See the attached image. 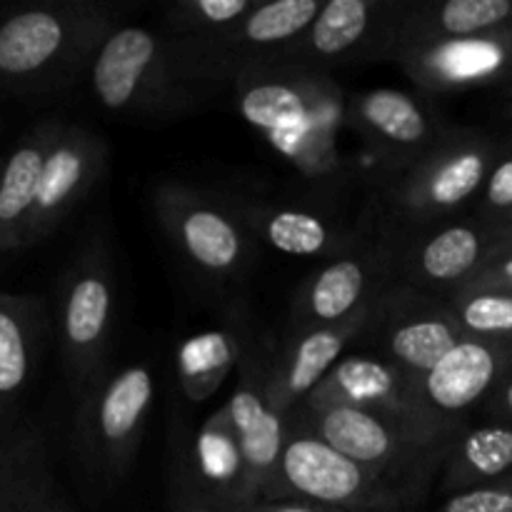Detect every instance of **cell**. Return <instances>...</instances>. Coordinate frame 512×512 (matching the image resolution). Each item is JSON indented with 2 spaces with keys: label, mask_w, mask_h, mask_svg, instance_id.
<instances>
[{
  "label": "cell",
  "mask_w": 512,
  "mask_h": 512,
  "mask_svg": "<svg viewBox=\"0 0 512 512\" xmlns=\"http://www.w3.org/2000/svg\"><path fill=\"white\" fill-rule=\"evenodd\" d=\"M238 512H345L335 508H325V505L308 503V500L298 498H263L255 503L243 505Z\"/></svg>",
  "instance_id": "obj_36"
},
{
  "label": "cell",
  "mask_w": 512,
  "mask_h": 512,
  "mask_svg": "<svg viewBox=\"0 0 512 512\" xmlns=\"http://www.w3.org/2000/svg\"><path fill=\"white\" fill-rule=\"evenodd\" d=\"M448 303L465 338L512 343V293L463 288L448 295Z\"/></svg>",
  "instance_id": "obj_30"
},
{
  "label": "cell",
  "mask_w": 512,
  "mask_h": 512,
  "mask_svg": "<svg viewBox=\"0 0 512 512\" xmlns=\"http://www.w3.org/2000/svg\"><path fill=\"white\" fill-rule=\"evenodd\" d=\"M512 28V0H443V3H403L390 38L388 58L395 48L425 40H455ZM385 58V60H388Z\"/></svg>",
  "instance_id": "obj_25"
},
{
  "label": "cell",
  "mask_w": 512,
  "mask_h": 512,
  "mask_svg": "<svg viewBox=\"0 0 512 512\" xmlns=\"http://www.w3.org/2000/svg\"><path fill=\"white\" fill-rule=\"evenodd\" d=\"M438 512H512V473L483 488L453 495Z\"/></svg>",
  "instance_id": "obj_34"
},
{
  "label": "cell",
  "mask_w": 512,
  "mask_h": 512,
  "mask_svg": "<svg viewBox=\"0 0 512 512\" xmlns=\"http://www.w3.org/2000/svg\"><path fill=\"white\" fill-rule=\"evenodd\" d=\"M345 125H350L380 158H385L395 175L423 160L450 128L425 100L395 88H373L348 95Z\"/></svg>",
  "instance_id": "obj_16"
},
{
  "label": "cell",
  "mask_w": 512,
  "mask_h": 512,
  "mask_svg": "<svg viewBox=\"0 0 512 512\" xmlns=\"http://www.w3.org/2000/svg\"><path fill=\"white\" fill-rule=\"evenodd\" d=\"M268 498H298L345 512H403L415 500L288 418Z\"/></svg>",
  "instance_id": "obj_6"
},
{
  "label": "cell",
  "mask_w": 512,
  "mask_h": 512,
  "mask_svg": "<svg viewBox=\"0 0 512 512\" xmlns=\"http://www.w3.org/2000/svg\"><path fill=\"white\" fill-rule=\"evenodd\" d=\"M508 113H510V118H512V103H510V108H508Z\"/></svg>",
  "instance_id": "obj_40"
},
{
  "label": "cell",
  "mask_w": 512,
  "mask_h": 512,
  "mask_svg": "<svg viewBox=\"0 0 512 512\" xmlns=\"http://www.w3.org/2000/svg\"><path fill=\"white\" fill-rule=\"evenodd\" d=\"M375 303L343 323L293 333L285 348L273 355L268 373V398L283 418H290L313 395L325 375L343 360L345 348L363 338Z\"/></svg>",
  "instance_id": "obj_21"
},
{
  "label": "cell",
  "mask_w": 512,
  "mask_h": 512,
  "mask_svg": "<svg viewBox=\"0 0 512 512\" xmlns=\"http://www.w3.org/2000/svg\"><path fill=\"white\" fill-rule=\"evenodd\" d=\"M290 420L355 463L398 485L418 503L463 430H430L353 408L300 405Z\"/></svg>",
  "instance_id": "obj_4"
},
{
  "label": "cell",
  "mask_w": 512,
  "mask_h": 512,
  "mask_svg": "<svg viewBox=\"0 0 512 512\" xmlns=\"http://www.w3.org/2000/svg\"><path fill=\"white\" fill-rule=\"evenodd\" d=\"M0 512H70L35 425H20L0 440Z\"/></svg>",
  "instance_id": "obj_24"
},
{
  "label": "cell",
  "mask_w": 512,
  "mask_h": 512,
  "mask_svg": "<svg viewBox=\"0 0 512 512\" xmlns=\"http://www.w3.org/2000/svg\"><path fill=\"white\" fill-rule=\"evenodd\" d=\"M403 3L393 0H325L318 18L275 65L328 73L335 65L388 58L390 38Z\"/></svg>",
  "instance_id": "obj_12"
},
{
  "label": "cell",
  "mask_w": 512,
  "mask_h": 512,
  "mask_svg": "<svg viewBox=\"0 0 512 512\" xmlns=\"http://www.w3.org/2000/svg\"><path fill=\"white\" fill-rule=\"evenodd\" d=\"M393 63L425 93H463L512 80V28L455 40L400 45Z\"/></svg>",
  "instance_id": "obj_17"
},
{
  "label": "cell",
  "mask_w": 512,
  "mask_h": 512,
  "mask_svg": "<svg viewBox=\"0 0 512 512\" xmlns=\"http://www.w3.org/2000/svg\"><path fill=\"white\" fill-rule=\"evenodd\" d=\"M365 333L375 338L380 358L413 378L428 373L465 340L448 298L403 283H393L380 295Z\"/></svg>",
  "instance_id": "obj_11"
},
{
  "label": "cell",
  "mask_w": 512,
  "mask_h": 512,
  "mask_svg": "<svg viewBox=\"0 0 512 512\" xmlns=\"http://www.w3.org/2000/svg\"><path fill=\"white\" fill-rule=\"evenodd\" d=\"M153 208L170 243L200 275L225 283L248 268L255 240L230 200L170 180L155 188Z\"/></svg>",
  "instance_id": "obj_9"
},
{
  "label": "cell",
  "mask_w": 512,
  "mask_h": 512,
  "mask_svg": "<svg viewBox=\"0 0 512 512\" xmlns=\"http://www.w3.org/2000/svg\"><path fill=\"white\" fill-rule=\"evenodd\" d=\"M230 205L250 230L255 243L268 245L275 253L290 258L330 260L358 245L348 228L323 213L245 198L230 200Z\"/></svg>",
  "instance_id": "obj_22"
},
{
  "label": "cell",
  "mask_w": 512,
  "mask_h": 512,
  "mask_svg": "<svg viewBox=\"0 0 512 512\" xmlns=\"http://www.w3.org/2000/svg\"><path fill=\"white\" fill-rule=\"evenodd\" d=\"M180 453L200 488L233 508H243L245 455L225 403L200 425L193 443L180 448Z\"/></svg>",
  "instance_id": "obj_28"
},
{
  "label": "cell",
  "mask_w": 512,
  "mask_h": 512,
  "mask_svg": "<svg viewBox=\"0 0 512 512\" xmlns=\"http://www.w3.org/2000/svg\"><path fill=\"white\" fill-rule=\"evenodd\" d=\"M510 373L512 343L465 338L428 373L415 378V390L433 418L463 425V415L478 403L485 405Z\"/></svg>",
  "instance_id": "obj_20"
},
{
  "label": "cell",
  "mask_w": 512,
  "mask_h": 512,
  "mask_svg": "<svg viewBox=\"0 0 512 512\" xmlns=\"http://www.w3.org/2000/svg\"><path fill=\"white\" fill-rule=\"evenodd\" d=\"M512 473V423L465 430L443 463V493L448 498L483 488Z\"/></svg>",
  "instance_id": "obj_29"
},
{
  "label": "cell",
  "mask_w": 512,
  "mask_h": 512,
  "mask_svg": "<svg viewBox=\"0 0 512 512\" xmlns=\"http://www.w3.org/2000/svg\"><path fill=\"white\" fill-rule=\"evenodd\" d=\"M393 275L398 278L395 255L388 248L358 243L348 253L325 260L313 275H308L295 293L290 328L300 333L353 318L393 285Z\"/></svg>",
  "instance_id": "obj_13"
},
{
  "label": "cell",
  "mask_w": 512,
  "mask_h": 512,
  "mask_svg": "<svg viewBox=\"0 0 512 512\" xmlns=\"http://www.w3.org/2000/svg\"><path fill=\"white\" fill-rule=\"evenodd\" d=\"M58 125L60 120H43L33 125L5 155L0 175V258L10 250L23 248L45 155L58 133Z\"/></svg>",
  "instance_id": "obj_26"
},
{
  "label": "cell",
  "mask_w": 512,
  "mask_h": 512,
  "mask_svg": "<svg viewBox=\"0 0 512 512\" xmlns=\"http://www.w3.org/2000/svg\"><path fill=\"white\" fill-rule=\"evenodd\" d=\"M260 0H175L163 13V33L180 40L210 38L243 20Z\"/></svg>",
  "instance_id": "obj_31"
},
{
  "label": "cell",
  "mask_w": 512,
  "mask_h": 512,
  "mask_svg": "<svg viewBox=\"0 0 512 512\" xmlns=\"http://www.w3.org/2000/svg\"><path fill=\"white\" fill-rule=\"evenodd\" d=\"M70 512H73V510H70Z\"/></svg>",
  "instance_id": "obj_42"
},
{
  "label": "cell",
  "mask_w": 512,
  "mask_h": 512,
  "mask_svg": "<svg viewBox=\"0 0 512 512\" xmlns=\"http://www.w3.org/2000/svg\"><path fill=\"white\" fill-rule=\"evenodd\" d=\"M503 233L483 218H450L430 225L395 255L398 283L448 298L475 278Z\"/></svg>",
  "instance_id": "obj_18"
},
{
  "label": "cell",
  "mask_w": 512,
  "mask_h": 512,
  "mask_svg": "<svg viewBox=\"0 0 512 512\" xmlns=\"http://www.w3.org/2000/svg\"><path fill=\"white\" fill-rule=\"evenodd\" d=\"M110 5L98 0H40L0 20V90L55 93L90 73L115 28Z\"/></svg>",
  "instance_id": "obj_2"
},
{
  "label": "cell",
  "mask_w": 512,
  "mask_h": 512,
  "mask_svg": "<svg viewBox=\"0 0 512 512\" xmlns=\"http://www.w3.org/2000/svg\"><path fill=\"white\" fill-rule=\"evenodd\" d=\"M3 163H5V158H0V175H3Z\"/></svg>",
  "instance_id": "obj_39"
},
{
  "label": "cell",
  "mask_w": 512,
  "mask_h": 512,
  "mask_svg": "<svg viewBox=\"0 0 512 512\" xmlns=\"http://www.w3.org/2000/svg\"><path fill=\"white\" fill-rule=\"evenodd\" d=\"M465 288H480V290H503L512 293V238H503L488 255L483 268L475 273ZM463 290V288H460Z\"/></svg>",
  "instance_id": "obj_35"
},
{
  "label": "cell",
  "mask_w": 512,
  "mask_h": 512,
  "mask_svg": "<svg viewBox=\"0 0 512 512\" xmlns=\"http://www.w3.org/2000/svg\"><path fill=\"white\" fill-rule=\"evenodd\" d=\"M230 85L245 123L303 178L313 183L343 178L338 138L348 95L333 75L295 65H265Z\"/></svg>",
  "instance_id": "obj_1"
},
{
  "label": "cell",
  "mask_w": 512,
  "mask_h": 512,
  "mask_svg": "<svg viewBox=\"0 0 512 512\" xmlns=\"http://www.w3.org/2000/svg\"><path fill=\"white\" fill-rule=\"evenodd\" d=\"M273 353L255 340L238 368V385L225 400L245 455V503L268 498L283 453L288 418L270 405L268 373Z\"/></svg>",
  "instance_id": "obj_15"
},
{
  "label": "cell",
  "mask_w": 512,
  "mask_h": 512,
  "mask_svg": "<svg viewBox=\"0 0 512 512\" xmlns=\"http://www.w3.org/2000/svg\"><path fill=\"white\" fill-rule=\"evenodd\" d=\"M485 413L498 420V423H512V373L485 400Z\"/></svg>",
  "instance_id": "obj_37"
},
{
  "label": "cell",
  "mask_w": 512,
  "mask_h": 512,
  "mask_svg": "<svg viewBox=\"0 0 512 512\" xmlns=\"http://www.w3.org/2000/svg\"><path fill=\"white\" fill-rule=\"evenodd\" d=\"M88 80L100 108L130 120L180 118L213 93L178 38L143 25H115Z\"/></svg>",
  "instance_id": "obj_3"
},
{
  "label": "cell",
  "mask_w": 512,
  "mask_h": 512,
  "mask_svg": "<svg viewBox=\"0 0 512 512\" xmlns=\"http://www.w3.org/2000/svg\"><path fill=\"white\" fill-rule=\"evenodd\" d=\"M323 3L325 0H265L223 33L178 40L203 80L218 88L233 83L248 70L278 63L283 50L318 18Z\"/></svg>",
  "instance_id": "obj_10"
},
{
  "label": "cell",
  "mask_w": 512,
  "mask_h": 512,
  "mask_svg": "<svg viewBox=\"0 0 512 512\" xmlns=\"http://www.w3.org/2000/svg\"><path fill=\"white\" fill-rule=\"evenodd\" d=\"M170 512H238V508L200 488L178 448L173 460V478H170Z\"/></svg>",
  "instance_id": "obj_32"
},
{
  "label": "cell",
  "mask_w": 512,
  "mask_h": 512,
  "mask_svg": "<svg viewBox=\"0 0 512 512\" xmlns=\"http://www.w3.org/2000/svg\"><path fill=\"white\" fill-rule=\"evenodd\" d=\"M478 218L488 223H500L512 210V148L498 150L488 180L478 195Z\"/></svg>",
  "instance_id": "obj_33"
},
{
  "label": "cell",
  "mask_w": 512,
  "mask_h": 512,
  "mask_svg": "<svg viewBox=\"0 0 512 512\" xmlns=\"http://www.w3.org/2000/svg\"><path fill=\"white\" fill-rule=\"evenodd\" d=\"M45 333V308L33 295L0 293V440L13 430L33 380Z\"/></svg>",
  "instance_id": "obj_23"
},
{
  "label": "cell",
  "mask_w": 512,
  "mask_h": 512,
  "mask_svg": "<svg viewBox=\"0 0 512 512\" xmlns=\"http://www.w3.org/2000/svg\"><path fill=\"white\" fill-rule=\"evenodd\" d=\"M108 165V143L83 125L63 123L50 143L25 228L23 248L40 243L88 198Z\"/></svg>",
  "instance_id": "obj_19"
},
{
  "label": "cell",
  "mask_w": 512,
  "mask_h": 512,
  "mask_svg": "<svg viewBox=\"0 0 512 512\" xmlns=\"http://www.w3.org/2000/svg\"><path fill=\"white\" fill-rule=\"evenodd\" d=\"M495 228L503 233V238H512V210L508 215H505L503 220H500V223H495Z\"/></svg>",
  "instance_id": "obj_38"
},
{
  "label": "cell",
  "mask_w": 512,
  "mask_h": 512,
  "mask_svg": "<svg viewBox=\"0 0 512 512\" xmlns=\"http://www.w3.org/2000/svg\"><path fill=\"white\" fill-rule=\"evenodd\" d=\"M500 145L473 128H448L438 145L388 185V205L410 225H438L478 198Z\"/></svg>",
  "instance_id": "obj_8"
},
{
  "label": "cell",
  "mask_w": 512,
  "mask_h": 512,
  "mask_svg": "<svg viewBox=\"0 0 512 512\" xmlns=\"http://www.w3.org/2000/svg\"><path fill=\"white\" fill-rule=\"evenodd\" d=\"M155 403L148 363L105 368L78 398L75 445L95 480L115 485L130 473Z\"/></svg>",
  "instance_id": "obj_5"
},
{
  "label": "cell",
  "mask_w": 512,
  "mask_h": 512,
  "mask_svg": "<svg viewBox=\"0 0 512 512\" xmlns=\"http://www.w3.org/2000/svg\"><path fill=\"white\" fill-rule=\"evenodd\" d=\"M253 343V335L243 320L185 338L175 353L180 393L185 400L200 405L213 398L230 373L240 368Z\"/></svg>",
  "instance_id": "obj_27"
},
{
  "label": "cell",
  "mask_w": 512,
  "mask_h": 512,
  "mask_svg": "<svg viewBox=\"0 0 512 512\" xmlns=\"http://www.w3.org/2000/svg\"><path fill=\"white\" fill-rule=\"evenodd\" d=\"M510 95H512V80H510Z\"/></svg>",
  "instance_id": "obj_41"
},
{
  "label": "cell",
  "mask_w": 512,
  "mask_h": 512,
  "mask_svg": "<svg viewBox=\"0 0 512 512\" xmlns=\"http://www.w3.org/2000/svg\"><path fill=\"white\" fill-rule=\"evenodd\" d=\"M118 320L113 263L103 238H90L63 275L58 340L65 378L75 400L108 368Z\"/></svg>",
  "instance_id": "obj_7"
},
{
  "label": "cell",
  "mask_w": 512,
  "mask_h": 512,
  "mask_svg": "<svg viewBox=\"0 0 512 512\" xmlns=\"http://www.w3.org/2000/svg\"><path fill=\"white\" fill-rule=\"evenodd\" d=\"M303 405L365 410L430 430H463V425L443 423L423 408L413 375L380 355L368 353L343 355V360L325 375L323 383Z\"/></svg>",
  "instance_id": "obj_14"
}]
</instances>
